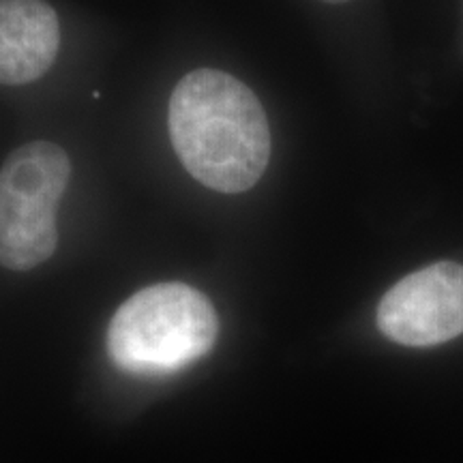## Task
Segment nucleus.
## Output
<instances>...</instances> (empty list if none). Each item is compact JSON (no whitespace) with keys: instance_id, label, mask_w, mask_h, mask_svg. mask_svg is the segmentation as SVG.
<instances>
[{"instance_id":"1","label":"nucleus","mask_w":463,"mask_h":463,"mask_svg":"<svg viewBox=\"0 0 463 463\" xmlns=\"http://www.w3.org/2000/svg\"><path fill=\"white\" fill-rule=\"evenodd\" d=\"M167 127L184 170L219 194L251 189L269 165L270 129L262 103L219 69H195L176 84Z\"/></svg>"},{"instance_id":"2","label":"nucleus","mask_w":463,"mask_h":463,"mask_svg":"<svg viewBox=\"0 0 463 463\" xmlns=\"http://www.w3.org/2000/svg\"><path fill=\"white\" fill-rule=\"evenodd\" d=\"M215 307L187 283H157L120 305L108 328V354L133 375H170L200 361L217 341Z\"/></svg>"},{"instance_id":"3","label":"nucleus","mask_w":463,"mask_h":463,"mask_svg":"<svg viewBox=\"0 0 463 463\" xmlns=\"http://www.w3.org/2000/svg\"><path fill=\"white\" fill-rule=\"evenodd\" d=\"M71 161L54 142L15 148L0 167V266L31 270L54 256L56 213Z\"/></svg>"},{"instance_id":"4","label":"nucleus","mask_w":463,"mask_h":463,"mask_svg":"<svg viewBox=\"0 0 463 463\" xmlns=\"http://www.w3.org/2000/svg\"><path fill=\"white\" fill-rule=\"evenodd\" d=\"M386 337L410 347L438 345L463 333V269L438 262L392 286L378 307Z\"/></svg>"},{"instance_id":"5","label":"nucleus","mask_w":463,"mask_h":463,"mask_svg":"<svg viewBox=\"0 0 463 463\" xmlns=\"http://www.w3.org/2000/svg\"><path fill=\"white\" fill-rule=\"evenodd\" d=\"M61 22L45 0H0V84H31L50 71Z\"/></svg>"},{"instance_id":"6","label":"nucleus","mask_w":463,"mask_h":463,"mask_svg":"<svg viewBox=\"0 0 463 463\" xmlns=\"http://www.w3.org/2000/svg\"><path fill=\"white\" fill-rule=\"evenodd\" d=\"M322 3H328V5H344V3H350V0H322Z\"/></svg>"}]
</instances>
